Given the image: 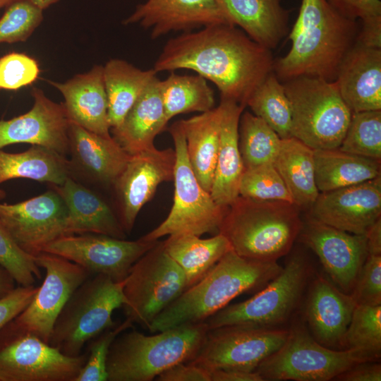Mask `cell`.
Listing matches in <instances>:
<instances>
[{"label":"cell","instance_id":"obj_7","mask_svg":"<svg viewBox=\"0 0 381 381\" xmlns=\"http://www.w3.org/2000/svg\"><path fill=\"white\" fill-rule=\"evenodd\" d=\"M124 280L92 274L72 294L59 315L49 344L64 354L76 356L83 346L116 325L114 311L126 303Z\"/></svg>","mask_w":381,"mask_h":381},{"label":"cell","instance_id":"obj_31","mask_svg":"<svg viewBox=\"0 0 381 381\" xmlns=\"http://www.w3.org/2000/svg\"><path fill=\"white\" fill-rule=\"evenodd\" d=\"M162 245L165 252L183 271L186 289L205 277L232 250L227 238L220 233L208 238L188 234L171 235Z\"/></svg>","mask_w":381,"mask_h":381},{"label":"cell","instance_id":"obj_19","mask_svg":"<svg viewBox=\"0 0 381 381\" xmlns=\"http://www.w3.org/2000/svg\"><path fill=\"white\" fill-rule=\"evenodd\" d=\"M313 217L340 230L364 234L381 217V175L347 187L319 193Z\"/></svg>","mask_w":381,"mask_h":381},{"label":"cell","instance_id":"obj_6","mask_svg":"<svg viewBox=\"0 0 381 381\" xmlns=\"http://www.w3.org/2000/svg\"><path fill=\"white\" fill-rule=\"evenodd\" d=\"M292 111L291 137L313 150L338 148L352 112L334 81L299 76L283 83Z\"/></svg>","mask_w":381,"mask_h":381},{"label":"cell","instance_id":"obj_45","mask_svg":"<svg viewBox=\"0 0 381 381\" xmlns=\"http://www.w3.org/2000/svg\"><path fill=\"white\" fill-rule=\"evenodd\" d=\"M39 65L33 58L12 52L0 58V89L16 90L38 78Z\"/></svg>","mask_w":381,"mask_h":381},{"label":"cell","instance_id":"obj_39","mask_svg":"<svg viewBox=\"0 0 381 381\" xmlns=\"http://www.w3.org/2000/svg\"><path fill=\"white\" fill-rule=\"evenodd\" d=\"M344 349L364 353L375 361L381 355V305H356L344 337Z\"/></svg>","mask_w":381,"mask_h":381},{"label":"cell","instance_id":"obj_26","mask_svg":"<svg viewBox=\"0 0 381 381\" xmlns=\"http://www.w3.org/2000/svg\"><path fill=\"white\" fill-rule=\"evenodd\" d=\"M219 106V145L210 195L219 206L226 209L239 196L244 171L238 147V126L246 107L224 98H221Z\"/></svg>","mask_w":381,"mask_h":381},{"label":"cell","instance_id":"obj_35","mask_svg":"<svg viewBox=\"0 0 381 381\" xmlns=\"http://www.w3.org/2000/svg\"><path fill=\"white\" fill-rule=\"evenodd\" d=\"M69 176L66 156L44 147L32 145L20 153H8L0 149V184L23 178L59 186Z\"/></svg>","mask_w":381,"mask_h":381},{"label":"cell","instance_id":"obj_12","mask_svg":"<svg viewBox=\"0 0 381 381\" xmlns=\"http://www.w3.org/2000/svg\"><path fill=\"white\" fill-rule=\"evenodd\" d=\"M87 358L66 356L11 322L0 330V381H74Z\"/></svg>","mask_w":381,"mask_h":381},{"label":"cell","instance_id":"obj_25","mask_svg":"<svg viewBox=\"0 0 381 381\" xmlns=\"http://www.w3.org/2000/svg\"><path fill=\"white\" fill-rule=\"evenodd\" d=\"M63 95L69 120L104 137H111L102 66L66 81H48Z\"/></svg>","mask_w":381,"mask_h":381},{"label":"cell","instance_id":"obj_37","mask_svg":"<svg viewBox=\"0 0 381 381\" xmlns=\"http://www.w3.org/2000/svg\"><path fill=\"white\" fill-rule=\"evenodd\" d=\"M253 114L265 121L282 138L291 137L292 111L290 101L274 72L253 92L246 102Z\"/></svg>","mask_w":381,"mask_h":381},{"label":"cell","instance_id":"obj_54","mask_svg":"<svg viewBox=\"0 0 381 381\" xmlns=\"http://www.w3.org/2000/svg\"><path fill=\"white\" fill-rule=\"evenodd\" d=\"M16 282L9 272L0 265V298L16 286Z\"/></svg>","mask_w":381,"mask_h":381},{"label":"cell","instance_id":"obj_11","mask_svg":"<svg viewBox=\"0 0 381 381\" xmlns=\"http://www.w3.org/2000/svg\"><path fill=\"white\" fill-rule=\"evenodd\" d=\"M186 289V277L162 242L140 257L124 279L126 319L149 329L155 318Z\"/></svg>","mask_w":381,"mask_h":381},{"label":"cell","instance_id":"obj_17","mask_svg":"<svg viewBox=\"0 0 381 381\" xmlns=\"http://www.w3.org/2000/svg\"><path fill=\"white\" fill-rule=\"evenodd\" d=\"M298 238L317 255L333 284L351 294L368 255L365 234L340 230L308 214Z\"/></svg>","mask_w":381,"mask_h":381},{"label":"cell","instance_id":"obj_9","mask_svg":"<svg viewBox=\"0 0 381 381\" xmlns=\"http://www.w3.org/2000/svg\"><path fill=\"white\" fill-rule=\"evenodd\" d=\"M375 361L353 349L327 348L310 334L297 320L289 328L282 346L265 358L257 367L264 381H329L353 365Z\"/></svg>","mask_w":381,"mask_h":381},{"label":"cell","instance_id":"obj_49","mask_svg":"<svg viewBox=\"0 0 381 381\" xmlns=\"http://www.w3.org/2000/svg\"><path fill=\"white\" fill-rule=\"evenodd\" d=\"M156 378L158 381H212L211 372L190 363H178Z\"/></svg>","mask_w":381,"mask_h":381},{"label":"cell","instance_id":"obj_5","mask_svg":"<svg viewBox=\"0 0 381 381\" xmlns=\"http://www.w3.org/2000/svg\"><path fill=\"white\" fill-rule=\"evenodd\" d=\"M208 329L204 321L181 325L152 335L136 330L122 332L109 349L107 380H153L168 368L191 361Z\"/></svg>","mask_w":381,"mask_h":381},{"label":"cell","instance_id":"obj_20","mask_svg":"<svg viewBox=\"0 0 381 381\" xmlns=\"http://www.w3.org/2000/svg\"><path fill=\"white\" fill-rule=\"evenodd\" d=\"M32 107L9 120H0V149L16 143L40 145L66 156L70 120L63 103L49 99L32 88Z\"/></svg>","mask_w":381,"mask_h":381},{"label":"cell","instance_id":"obj_41","mask_svg":"<svg viewBox=\"0 0 381 381\" xmlns=\"http://www.w3.org/2000/svg\"><path fill=\"white\" fill-rule=\"evenodd\" d=\"M239 195L293 203L290 193L272 162L244 169L239 186Z\"/></svg>","mask_w":381,"mask_h":381},{"label":"cell","instance_id":"obj_38","mask_svg":"<svg viewBox=\"0 0 381 381\" xmlns=\"http://www.w3.org/2000/svg\"><path fill=\"white\" fill-rule=\"evenodd\" d=\"M282 138L262 119L245 111L238 126V147L244 169L267 162L274 163Z\"/></svg>","mask_w":381,"mask_h":381},{"label":"cell","instance_id":"obj_28","mask_svg":"<svg viewBox=\"0 0 381 381\" xmlns=\"http://www.w3.org/2000/svg\"><path fill=\"white\" fill-rule=\"evenodd\" d=\"M214 1L230 25L270 50L288 33L290 11L282 0Z\"/></svg>","mask_w":381,"mask_h":381},{"label":"cell","instance_id":"obj_50","mask_svg":"<svg viewBox=\"0 0 381 381\" xmlns=\"http://www.w3.org/2000/svg\"><path fill=\"white\" fill-rule=\"evenodd\" d=\"M337 381H380L381 365L378 361L356 363L336 376Z\"/></svg>","mask_w":381,"mask_h":381},{"label":"cell","instance_id":"obj_33","mask_svg":"<svg viewBox=\"0 0 381 381\" xmlns=\"http://www.w3.org/2000/svg\"><path fill=\"white\" fill-rule=\"evenodd\" d=\"M320 193L360 183L381 175L380 161L335 149L314 150Z\"/></svg>","mask_w":381,"mask_h":381},{"label":"cell","instance_id":"obj_14","mask_svg":"<svg viewBox=\"0 0 381 381\" xmlns=\"http://www.w3.org/2000/svg\"><path fill=\"white\" fill-rule=\"evenodd\" d=\"M34 259L44 270L43 282L31 302L11 323L49 343L54 323L65 304L92 274L78 264L50 253H37Z\"/></svg>","mask_w":381,"mask_h":381},{"label":"cell","instance_id":"obj_21","mask_svg":"<svg viewBox=\"0 0 381 381\" xmlns=\"http://www.w3.org/2000/svg\"><path fill=\"white\" fill-rule=\"evenodd\" d=\"M68 154L71 178L112 186L131 157L112 136L98 135L71 121Z\"/></svg>","mask_w":381,"mask_h":381},{"label":"cell","instance_id":"obj_29","mask_svg":"<svg viewBox=\"0 0 381 381\" xmlns=\"http://www.w3.org/2000/svg\"><path fill=\"white\" fill-rule=\"evenodd\" d=\"M159 81L155 77L120 126L111 129L114 139L130 155L154 147L155 137L169 122L164 112Z\"/></svg>","mask_w":381,"mask_h":381},{"label":"cell","instance_id":"obj_40","mask_svg":"<svg viewBox=\"0 0 381 381\" xmlns=\"http://www.w3.org/2000/svg\"><path fill=\"white\" fill-rule=\"evenodd\" d=\"M339 150L381 159V110L353 112Z\"/></svg>","mask_w":381,"mask_h":381},{"label":"cell","instance_id":"obj_16","mask_svg":"<svg viewBox=\"0 0 381 381\" xmlns=\"http://www.w3.org/2000/svg\"><path fill=\"white\" fill-rule=\"evenodd\" d=\"M68 219L65 202L52 188L16 204L0 202V221L17 244L32 255L66 236Z\"/></svg>","mask_w":381,"mask_h":381},{"label":"cell","instance_id":"obj_22","mask_svg":"<svg viewBox=\"0 0 381 381\" xmlns=\"http://www.w3.org/2000/svg\"><path fill=\"white\" fill-rule=\"evenodd\" d=\"M304 317L308 331L322 345L344 349V337L356 306L351 294L344 293L320 274L309 284Z\"/></svg>","mask_w":381,"mask_h":381},{"label":"cell","instance_id":"obj_23","mask_svg":"<svg viewBox=\"0 0 381 381\" xmlns=\"http://www.w3.org/2000/svg\"><path fill=\"white\" fill-rule=\"evenodd\" d=\"M123 23H139L150 30L153 39L171 32L229 24L214 0H147L138 5Z\"/></svg>","mask_w":381,"mask_h":381},{"label":"cell","instance_id":"obj_51","mask_svg":"<svg viewBox=\"0 0 381 381\" xmlns=\"http://www.w3.org/2000/svg\"><path fill=\"white\" fill-rule=\"evenodd\" d=\"M356 42L366 47L381 49V16L362 20Z\"/></svg>","mask_w":381,"mask_h":381},{"label":"cell","instance_id":"obj_46","mask_svg":"<svg viewBox=\"0 0 381 381\" xmlns=\"http://www.w3.org/2000/svg\"><path fill=\"white\" fill-rule=\"evenodd\" d=\"M351 295L356 305H381V255H368Z\"/></svg>","mask_w":381,"mask_h":381},{"label":"cell","instance_id":"obj_53","mask_svg":"<svg viewBox=\"0 0 381 381\" xmlns=\"http://www.w3.org/2000/svg\"><path fill=\"white\" fill-rule=\"evenodd\" d=\"M364 234L368 255H381V217L375 221Z\"/></svg>","mask_w":381,"mask_h":381},{"label":"cell","instance_id":"obj_44","mask_svg":"<svg viewBox=\"0 0 381 381\" xmlns=\"http://www.w3.org/2000/svg\"><path fill=\"white\" fill-rule=\"evenodd\" d=\"M132 325L126 319L93 338L89 345L87 361L74 381H107V361L110 346L116 337Z\"/></svg>","mask_w":381,"mask_h":381},{"label":"cell","instance_id":"obj_13","mask_svg":"<svg viewBox=\"0 0 381 381\" xmlns=\"http://www.w3.org/2000/svg\"><path fill=\"white\" fill-rule=\"evenodd\" d=\"M289 328L231 325L209 329L194 358L188 363L212 372L255 371L286 341Z\"/></svg>","mask_w":381,"mask_h":381},{"label":"cell","instance_id":"obj_24","mask_svg":"<svg viewBox=\"0 0 381 381\" xmlns=\"http://www.w3.org/2000/svg\"><path fill=\"white\" fill-rule=\"evenodd\" d=\"M351 112L381 110V49L355 43L334 80Z\"/></svg>","mask_w":381,"mask_h":381},{"label":"cell","instance_id":"obj_57","mask_svg":"<svg viewBox=\"0 0 381 381\" xmlns=\"http://www.w3.org/2000/svg\"><path fill=\"white\" fill-rule=\"evenodd\" d=\"M6 197V193L1 188H0V200H3Z\"/></svg>","mask_w":381,"mask_h":381},{"label":"cell","instance_id":"obj_48","mask_svg":"<svg viewBox=\"0 0 381 381\" xmlns=\"http://www.w3.org/2000/svg\"><path fill=\"white\" fill-rule=\"evenodd\" d=\"M341 16L361 20L381 16L380 0H327Z\"/></svg>","mask_w":381,"mask_h":381},{"label":"cell","instance_id":"obj_30","mask_svg":"<svg viewBox=\"0 0 381 381\" xmlns=\"http://www.w3.org/2000/svg\"><path fill=\"white\" fill-rule=\"evenodd\" d=\"M219 104L188 119L180 120L192 169L202 187L210 193L219 145Z\"/></svg>","mask_w":381,"mask_h":381},{"label":"cell","instance_id":"obj_56","mask_svg":"<svg viewBox=\"0 0 381 381\" xmlns=\"http://www.w3.org/2000/svg\"><path fill=\"white\" fill-rule=\"evenodd\" d=\"M18 0H0V9L4 7H7L13 2Z\"/></svg>","mask_w":381,"mask_h":381},{"label":"cell","instance_id":"obj_42","mask_svg":"<svg viewBox=\"0 0 381 381\" xmlns=\"http://www.w3.org/2000/svg\"><path fill=\"white\" fill-rule=\"evenodd\" d=\"M41 8L29 0H18L0 18V43L25 42L43 20Z\"/></svg>","mask_w":381,"mask_h":381},{"label":"cell","instance_id":"obj_43","mask_svg":"<svg viewBox=\"0 0 381 381\" xmlns=\"http://www.w3.org/2000/svg\"><path fill=\"white\" fill-rule=\"evenodd\" d=\"M0 265L20 286L35 285L42 278L34 255L23 250L0 221Z\"/></svg>","mask_w":381,"mask_h":381},{"label":"cell","instance_id":"obj_15","mask_svg":"<svg viewBox=\"0 0 381 381\" xmlns=\"http://www.w3.org/2000/svg\"><path fill=\"white\" fill-rule=\"evenodd\" d=\"M157 243L140 238L126 241L98 234H73L52 241L41 252L64 258L92 274H101L121 282L132 265Z\"/></svg>","mask_w":381,"mask_h":381},{"label":"cell","instance_id":"obj_1","mask_svg":"<svg viewBox=\"0 0 381 381\" xmlns=\"http://www.w3.org/2000/svg\"><path fill=\"white\" fill-rule=\"evenodd\" d=\"M274 62L271 50L242 30L218 23L169 40L153 69L157 73L193 71L213 83L221 98L246 107L253 92L273 72Z\"/></svg>","mask_w":381,"mask_h":381},{"label":"cell","instance_id":"obj_2","mask_svg":"<svg viewBox=\"0 0 381 381\" xmlns=\"http://www.w3.org/2000/svg\"><path fill=\"white\" fill-rule=\"evenodd\" d=\"M358 30L356 20L341 16L327 0H301L289 35L291 48L274 60L273 72L284 81L303 75L334 81Z\"/></svg>","mask_w":381,"mask_h":381},{"label":"cell","instance_id":"obj_8","mask_svg":"<svg viewBox=\"0 0 381 381\" xmlns=\"http://www.w3.org/2000/svg\"><path fill=\"white\" fill-rule=\"evenodd\" d=\"M306 256L293 253L281 272L251 298L227 305L205 320L209 329L231 325L279 327L299 306L312 276Z\"/></svg>","mask_w":381,"mask_h":381},{"label":"cell","instance_id":"obj_52","mask_svg":"<svg viewBox=\"0 0 381 381\" xmlns=\"http://www.w3.org/2000/svg\"><path fill=\"white\" fill-rule=\"evenodd\" d=\"M212 381H264L257 371L216 370L211 372Z\"/></svg>","mask_w":381,"mask_h":381},{"label":"cell","instance_id":"obj_18","mask_svg":"<svg viewBox=\"0 0 381 381\" xmlns=\"http://www.w3.org/2000/svg\"><path fill=\"white\" fill-rule=\"evenodd\" d=\"M176 153L173 148L155 146L131 155L115 181L119 221L130 233L142 207L153 197L159 185L174 179Z\"/></svg>","mask_w":381,"mask_h":381},{"label":"cell","instance_id":"obj_10","mask_svg":"<svg viewBox=\"0 0 381 381\" xmlns=\"http://www.w3.org/2000/svg\"><path fill=\"white\" fill-rule=\"evenodd\" d=\"M169 131L176 153L173 205L167 218L140 239L156 241L164 236L183 234L215 235L219 233L226 208L219 206L198 181L188 158L180 120Z\"/></svg>","mask_w":381,"mask_h":381},{"label":"cell","instance_id":"obj_32","mask_svg":"<svg viewBox=\"0 0 381 381\" xmlns=\"http://www.w3.org/2000/svg\"><path fill=\"white\" fill-rule=\"evenodd\" d=\"M274 164L293 203L310 210L320 193L315 179L314 150L294 137L283 138Z\"/></svg>","mask_w":381,"mask_h":381},{"label":"cell","instance_id":"obj_34","mask_svg":"<svg viewBox=\"0 0 381 381\" xmlns=\"http://www.w3.org/2000/svg\"><path fill=\"white\" fill-rule=\"evenodd\" d=\"M111 129L117 128L138 98L157 77L152 69L142 70L119 59L103 66Z\"/></svg>","mask_w":381,"mask_h":381},{"label":"cell","instance_id":"obj_4","mask_svg":"<svg viewBox=\"0 0 381 381\" xmlns=\"http://www.w3.org/2000/svg\"><path fill=\"white\" fill-rule=\"evenodd\" d=\"M301 209L283 200L238 196L226 210L219 233L238 255L274 261L287 255L301 232Z\"/></svg>","mask_w":381,"mask_h":381},{"label":"cell","instance_id":"obj_3","mask_svg":"<svg viewBox=\"0 0 381 381\" xmlns=\"http://www.w3.org/2000/svg\"><path fill=\"white\" fill-rule=\"evenodd\" d=\"M282 269L277 262L246 258L231 250L205 277L159 313L148 330L155 333L204 322L238 296L263 288Z\"/></svg>","mask_w":381,"mask_h":381},{"label":"cell","instance_id":"obj_47","mask_svg":"<svg viewBox=\"0 0 381 381\" xmlns=\"http://www.w3.org/2000/svg\"><path fill=\"white\" fill-rule=\"evenodd\" d=\"M38 286H18L0 298V330L31 302Z\"/></svg>","mask_w":381,"mask_h":381},{"label":"cell","instance_id":"obj_55","mask_svg":"<svg viewBox=\"0 0 381 381\" xmlns=\"http://www.w3.org/2000/svg\"><path fill=\"white\" fill-rule=\"evenodd\" d=\"M30 2H32L33 4L41 8L42 10H44L51 5L56 3L59 0H29Z\"/></svg>","mask_w":381,"mask_h":381},{"label":"cell","instance_id":"obj_27","mask_svg":"<svg viewBox=\"0 0 381 381\" xmlns=\"http://www.w3.org/2000/svg\"><path fill=\"white\" fill-rule=\"evenodd\" d=\"M50 186L68 208L66 236L98 234L125 239L126 234L119 218L95 191L71 176L61 185Z\"/></svg>","mask_w":381,"mask_h":381},{"label":"cell","instance_id":"obj_36","mask_svg":"<svg viewBox=\"0 0 381 381\" xmlns=\"http://www.w3.org/2000/svg\"><path fill=\"white\" fill-rule=\"evenodd\" d=\"M166 117L169 121L178 114L206 112L215 107L213 90L201 75H180L174 72L159 81Z\"/></svg>","mask_w":381,"mask_h":381}]
</instances>
